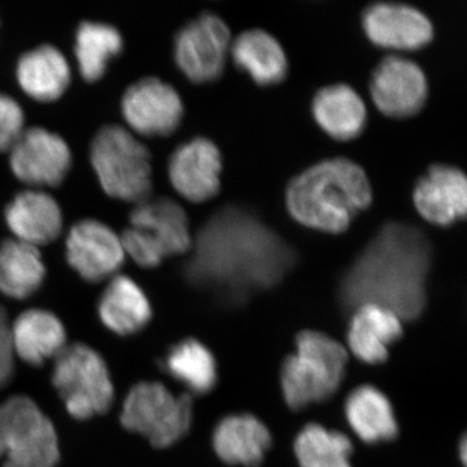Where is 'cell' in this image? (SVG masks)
<instances>
[{
    "mask_svg": "<svg viewBox=\"0 0 467 467\" xmlns=\"http://www.w3.org/2000/svg\"><path fill=\"white\" fill-rule=\"evenodd\" d=\"M223 153L204 137L181 144L169 159V180L175 192L192 202L211 201L220 192Z\"/></svg>",
    "mask_w": 467,
    "mask_h": 467,
    "instance_id": "obj_15",
    "label": "cell"
},
{
    "mask_svg": "<svg viewBox=\"0 0 467 467\" xmlns=\"http://www.w3.org/2000/svg\"><path fill=\"white\" fill-rule=\"evenodd\" d=\"M5 223L17 241L38 248L57 241L63 230V212L48 193L27 190L17 193L5 211Z\"/></svg>",
    "mask_w": 467,
    "mask_h": 467,
    "instance_id": "obj_18",
    "label": "cell"
},
{
    "mask_svg": "<svg viewBox=\"0 0 467 467\" xmlns=\"http://www.w3.org/2000/svg\"><path fill=\"white\" fill-rule=\"evenodd\" d=\"M46 275L41 252L17 239L0 244V292L23 300L39 290Z\"/></svg>",
    "mask_w": 467,
    "mask_h": 467,
    "instance_id": "obj_27",
    "label": "cell"
},
{
    "mask_svg": "<svg viewBox=\"0 0 467 467\" xmlns=\"http://www.w3.org/2000/svg\"><path fill=\"white\" fill-rule=\"evenodd\" d=\"M119 420L125 429L149 439L153 447L168 448L192 426V398L175 396L161 383H138L128 393Z\"/></svg>",
    "mask_w": 467,
    "mask_h": 467,
    "instance_id": "obj_9",
    "label": "cell"
},
{
    "mask_svg": "<svg viewBox=\"0 0 467 467\" xmlns=\"http://www.w3.org/2000/svg\"><path fill=\"white\" fill-rule=\"evenodd\" d=\"M26 115L14 98L0 92V152L11 150L24 133Z\"/></svg>",
    "mask_w": 467,
    "mask_h": 467,
    "instance_id": "obj_31",
    "label": "cell"
},
{
    "mask_svg": "<svg viewBox=\"0 0 467 467\" xmlns=\"http://www.w3.org/2000/svg\"><path fill=\"white\" fill-rule=\"evenodd\" d=\"M347 364L348 353L342 344L319 331H301L296 350L281 368L285 401L301 410L327 400L342 384Z\"/></svg>",
    "mask_w": 467,
    "mask_h": 467,
    "instance_id": "obj_4",
    "label": "cell"
},
{
    "mask_svg": "<svg viewBox=\"0 0 467 467\" xmlns=\"http://www.w3.org/2000/svg\"><path fill=\"white\" fill-rule=\"evenodd\" d=\"M344 411L350 429L368 444L393 441L399 434L392 404L376 387L365 384L353 389L347 398Z\"/></svg>",
    "mask_w": 467,
    "mask_h": 467,
    "instance_id": "obj_26",
    "label": "cell"
},
{
    "mask_svg": "<svg viewBox=\"0 0 467 467\" xmlns=\"http://www.w3.org/2000/svg\"><path fill=\"white\" fill-rule=\"evenodd\" d=\"M16 78L27 97L51 103L66 94L72 76L67 57L54 46L43 45L20 57Z\"/></svg>",
    "mask_w": 467,
    "mask_h": 467,
    "instance_id": "obj_22",
    "label": "cell"
},
{
    "mask_svg": "<svg viewBox=\"0 0 467 467\" xmlns=\"http://www.w3.org/2000/svg\"><path fill=\"white\" fill-rule=\"evenodd\" d=\"M14 352L29 365L39 367L57 358L67 347L63 322L42 309H30L18 316L11 327Z\"/></svg>",
    "mask_w": 467,
    "mask_h": 467,
    "instance_id": "obj_23",
    "label": "cell"
},
{
    "mask_svg": "<svg viewBox=\"0 0 467 467\" xmlns=\"http://www.w3.org/2000/svg\"><path fill=\"white\" fill-rule=\"evenodd\" d=\"M319 128L337 140H356L367 128L368 110L355 88L347 84L326 86L312 101Z\"/></svg>",
    "mask_w": 467,
    "mask_h": 467,
    "instance_id": "obj_20",
    "label": "cell"
},
{
    "mask_svg": "<svg viewBox=\"0 0 467 467\" xmlns=\"http://www.w3.org/2000/svg\"><path fill=\"white\" fill-rule=\"evenodd\" d=\"M371 99L383 115L392 119L413 117L425 107L429 82L422 67L398 55H389L374 67Z\"/></svg>",
    "mask_w": 467,
    "mask_h": 467,
    "instance_id": "obj_12",
    "label": "cell"
},
{
    "mask_svg": "<svg viewBox=\"0 0 467 467\" xmlns=\"http://www.w3.org/2000/svg\"><path fill=\"white\" fill-rule=\"evenodd\" d=\"M373 202L367 171L352 160H324L292 178L285 208L300 225L340 234Z\"/></svg>",
    "mask_w": 467,
    "mask_h": 467,
    "instance_id": "obj_3",
    "label": "cell"
},
{
    "mask_svg": "<svg viewBox=\"0 0 467 467\" xmlns=\"http://www.w3.org/2000/svg\"><path fill=\"white\" fill-rule=\"evenodd\" d=\"M9 150L12 173L29 186L57 187L72 168L66 140L43 128L27 129Z\"/></svg>",
    "mask_w": 467,
    "mask_h": 467,
    "instance_id": "obj_13",
    "label": "cell"
},
{
    "mask_svg": "<svg viewBox=\"0 0 467 467\" xmlns=\"http://www.w3.org/2000/svg\"><path fill=\"white\" fill-rule=\"evenodd\" d=\"M413 202L418 213L432 225H454L466 217V175L451 165H431L417 181Z\"/></svg>",
    "mask_w": 467,
    "mask_h": 467,
    "instance_id": "obj_17",
    "label": "cell"
},
{
    "mask_svg": "<svg viewBox=\"0 0 467 467\" xmlns=\"http://www.w3.org/2000/svg\"><path fill=\"white\" fill-rule=\"evenodd\" d=\"M192 245L183 269L187 281L229 306L275 287L296 263L291 245L239 205H226L209 217Z\"/></svg>",
    "mask_w": 467,
    "mask_h": 467,
    "instance_id": "obj_1",
    "label": "cell"
},
{
    "mask_svg": "<svg viewBox=\"0 0 467 467\" xmlns=\"http://www.w3.org/2000/svg\"><path fill=\"white\" fill-rule=\"evenodd\" d=\"M401 335L402 319L396 313L377 304H365L353 310L347 342L359 361L376 365L386 361L389 347Z\"/></svg>",
    "mask_w": 467,
    "mask_h": 467,
    "instance_id": "obj_19",
    "label": "cell"
},
{
    "mask_svg": "<svg viewBox=\"0 0 467 467\" xmlns=\"http://www.w3.org/2000/svg\"><path fill=\"white\" fill-rule=\"evenodd\" d=\"M460 457H461V460H462V462L466 463L467 442H466L465 438H463L462 441H461V442H460Z\"/></svg>",
    "mask_w": 467,
    "mask_h": 467,
    "instance_id": "obj_33",
    "label": "cell"
},
{
    "mask_svg": "<svg viewBox=\"0 0 467 467\" xmlns=\"http://www.w3.org/2000/svg\"><path fill=\"white\" fill-rule=\"evenodd\" d=\"M66 248L67 264L91 284L115 275L125 263L121 239L98 220H82L70 227Z\"/></svg>",
    "mask_w": 467,
    "mask_h": 467,
    "instance_id": "obj_14",
    "label": "cell"
},
{
    "mask_svg": "<svg viewBox=\"0 0 467 467\" xmlns=\"http://www.w3.org/2000/svg\"><path fill=\"white\" fill-rule=\"evenodd\" d=\"M162 368L193 395H205L217 384V362L211 350L195 339L175 344L165 356Z\"/></svg>",
    "mask_w": 467,
    "mask_h": 467,
    "instance_id": "obj_29",
    "label": "cell"
},
{
    "mask_svg": "<svg viewBox=\"0 0 467 467\" xmlns=\"http://www.w3.org/2000/svg\"><path fill=\"white\" fill-rule=\"evenodd\" d=\"M431 260V244L420 227L387 223L343 275L340 304L347 310L377 304L411 321L425 309Z\"/></svg>",
    "mask_w": 467,
    "mask_h": 467,
    "instance_id": "obj_2",
    "label": "cell"
},
{
    "mask_svg": "<svg viewBox=\"0 0 467 467\" xmlns=\"http://www.w3.org/2000/svg\"><path fill=\"white\" fill-rule=\"evenodd\" d=\"M14 347L11 339V325L7 313L0 306V389L14 376Z\"/></svg>",
    "mask_w": 467,
    "mask_h": 467,
    "instance_id": "obj_32",
    "label": "cell"
},
{
    "mask_svg": "<svg viewBox=\"0 0 467 467\" xmlns=\"http://www.w3.org/2000/svg\"><path fill=\"white\" fill-rule=\"evenodd\" d=\"M124 50V39L115 26L84 21L76 32L75 55L79 75L86 82L99 81L110 60Z\"/></svg>",
    "mask_w": 467,
    "mask_h": 467,
    "instance_id": "obj_28",
    "label": "cell"
},
{
    "mask_svg": "<svg viewBox=\"0 0 467 467\" xmlns=\"http://www.w3.org/2000/svg\"><path fill=\"white\" fill-rule=\"evenodd\" d=\"M294 451L300 467H352L353 445L348 436L317 423L301 430Z\"/></svg>",
    "mask_w": 467,
    "mask_h": 467,
    "instance_id": "obj_30",
    "label": "cell"
},
{
    "mask_svg": "<svg viewBox=\"0 0 467 467\" xmlns=\"http://www.w3.org/2000/svg\"><path fill=\"white\" fill-rule=\"evenodd\" d=\"M230 47L232 36L225 21L202 14L175 36V64L193 84H211L223 75Z\"/></svg>",
    "mask_w": 467,
    "mask_h": 467,
    "instance_id": "obj_10",
    "label": "cell"
},
{
    "mask_svg": "<svg viewBox=\"0 0 467 467\" xmlns=\"http://www.w3.org/2000/svg\"><path fill=\"white\" fill-rule=\"evenodd\" d=\"M98 313L104 326L122 337L140 333L152 317L146 294L126 275L110 279L98 304Z\"/></svg>",
    "mask_w": 467,
    "mask_h": 467,
    "instance_id": "obj_25",
    "label": "cell"
},
{
    "mask_svg": "<svg viewBox=\"0 0 467 467\" xmlns=\"http://www.w3.org/2000/svg\"><path fill=\"white\" fill-rule=\"evenodd\" d=\"M119 239L125 254L146 269L192 248L189 216L182 205L165 196L138 202Z\"/></svg>",
    "mask_w": 467,
    "mask_h": 467,
    "instance_id": "obj_6",
    "label": "cell"
},
{
    "mask_svg": "<svg viewBox=\"0 0 467 467\" xmlns=\"http://www.w3.org/2000/svg\"><path fill=\"white\" fill-rule=\"evenodd\" d=\"M122 116L143 137H169L183 119V103L173 86L147 77L129 86L121 100Z\"/></svg>",
    "mask_w": 467,
    "mask_h": 467,
    "instance_id": "obj_11",
    "label": "cell"
},
{
    "mask_svg": "<svg viewBox=\"0 0 467 467\" xmlns=\"http://www.w3.org/2000/svg\"><path fill=\"white\" fill-rule=\"evenodd\" d=\"M52 384L67 413L88 420L107 413L115 399V389L103 358L86 344L67 346L55 358Z\"/></svg>",
    "mask_w": 467,
    "mask_h": 467,
    "instance_id": "obj_7",
    "label": "cell"
},
{
    "mask_svg": "<svg viewBox=\"0 0 467 467\" xmlns=\"http://www.w3.org/2000/svg\"><path fill=\"white\" fill-rule=\"evenodd\" d=\"M90 160L101 189L110 198L137 204L150 198V150L122 126H103L95 134Z\"/></svg>",
    "mask_w": 467,
    "mask_h": 467,
    "instance_id": "obj_5",
    "label": "cell"
},
{
    "mask_svg": "<svg viewBox=\"0 0 467 467\" xmlns=\"http://www.w3.org/2000/svg\"><path fill=\"white\" fill-rule=\"evenodd\" d=\"M234 64L259 86L281 84L288 75V58L278 39L261 29L245 30L234 41Z\"/></svg>",
    "mask_w": 467,
    "mask_h": 467,
    "instance_id": "obj_24",
    "label": "cell"
},
{
    "mask_svg": "<svg viewBox=\"0 0 467 467\" xmlns=\"http://www.w3.org/2000/svg\"><path fill=\"white\" fill-rule=\"evenodd\" d=\"M272 447L267 427L251 414L223 418L213 434L217 456L229 465L259 466Z\"/></svg>",
    "mask_w": 467,
    "mask_h": 467,
    "instance_id": "obj_21",
    "label": "cell"
},
{
    "mask_svg": "<svg viewBox=\"0 0 467 467\" xmlns=\"http://www.w3.org/2000/svg\"><path fill=\"white\" fill-rule=\"evenodd\" d=\"M362 26L374 45L391 50H420L434 38L430 18L420 9L401 3L368 5L362 12Z\"/></svg>",
    "mask_w": 467,
    "mask_h": 467,
    "instance_id": "obj_16",
    "label": "cell"
},
{
    "mask_svg": "<svg viewBox=\"0 0 467 467\" xmlns=\"http://www.w3.org/2000/svg\"><path fill=\"white\" fill-rule=\"evenodd\" d=\"M0 459L3 467H55L60 460L57 430L26 396L0 404Z\"/></svg>",
    "mask_w": 467,
    "mask_h": 467,
    "instance_id": "obj_8",
    "label": "cell"
}]
</instances>
